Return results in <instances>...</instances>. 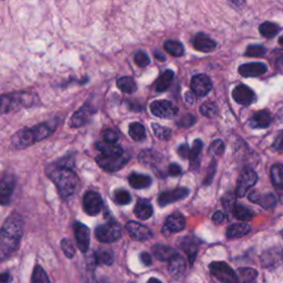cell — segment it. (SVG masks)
<instances>
[{
  "mask_svg": "<svg viewBox=\"0 0 283 283\" xmlns=\"http://www.w3.org/2000/svg\"><path fill=\"white\" fill-rule=\"evenodd\" d=\"M270 176L273 185L276 188H280V190L283 191V165L282 164L273 165L270 170Z\"/></svg>",
  "mask_w": 283,
  "mask_h": 283,
  "instance_id": "obj_31",
  "label": "cell"
},
{
  "mask_svg": "<svg viewBox=\"0 0 283 283\" xmlns=\"http://www.w3.org/2000/svg\"><path fill=\"white\" fill-rule=\"evenodd\" d=\"M117 86H119V88L122 92L128 94L134 93L137 88L135 81L132 78H129V76H122V78L117 80Z\"/></svg>",
  "mask_w": 283,
  "mask_h": 283,
  "instance_id": "obj_34",
  "label": "cell"
},
{
  "mask_svg": "<svg viewBox=\"0 0 283 283\" xmlns=\"http://www.w3.org/2000/svg\"><path fill=\"white\" fill-rule=\"evenodd\" d=\"M168 270L169 273L173 276H180L186 270L185 259L178 255V253H175L168 261Z\"/></svg>",
  "mask_w": 283,
  "mask_h": 283,
  "instance_id": "obj_23",
  "label": "cell"
},
{
  "mask_svg": "<svg viewBox=\"0 0 283 283\" xmlns=\"http://www.w3.org/2000/svg\"><path fill=\"white\" fill-rule=\"evenodd\" d=\"M200 113L206 117H215L218 113L217 104L214 102H206L200 106Z\"/></svg>",
  "mask_w": 283,
  "mask_h": 283,
  "instance_id": "obj_42",
  "label": "cell"
},
{
  "mask_svg": "<svg viewBox=\"0 0 283 283\" xmlns=\"http://www.w3.org/2000/svg\"><path fill=\"white\" fill-rule=\"evenodd\" d=\"M267 53V49L262 45L259 44H251L246 50V56L248 57H261Z\"/></svg>",
  "mask_w": 283,
  "mask_h": 283,
  "instance_id": "obj_44",
  "label": "cell"
},
{
  "mask_svg": "<svg viewBox=\"0 0 283 283\" xmlns=\"http://www.w3.org/2000/svg\"><path fill=\"white\" fill-rule=\"evenodd\" d=\"M92 113H93V111L90 105H87V104L83 105L79 111H76L73 114L72 119H71V121H70V126L71 127L83 126Z\"/></svg>",
  "mask_w": 283,
  "mask_h": 283,
  "instance_id": "obj_21",
  "label": "cell"
},
{
  "mask_svg": "<svg viewBox=\"0 0 283 283\" xmlns=\"http://www.w3.org/2000/svg\"><path fill=\"white\" fill-rule=\"evenodd\" d=\"M280 30V28L278 25H275L273 22H263L262 25L259 28V31L263 35L265 38H273L275 37L276 34H278Z\"/></svg>",
  "mask_w": 283,
  "mask_h": 283,
  "instance_id": "obj_37",
  "label": "cell"
},
{
  "mask_svg": "<svg viewBox=\"0 0 283 283\" xmlns=\"http://www.w3.org/2000/svg\"><path fill=\"white\" fill-rule=\"evenodd\" d=\"M195 123H196V117L192 114H186L185 116L181 117V120L177 124H178V126L187 128V127L193 126Z\"/></svg>",
  "mask_w": 283,
  "mask_h": 283,
  "instance_id": "obj_48",
  "label": "cell"
},
{
  "mask_svg": "<svg viewBox=\"0 0 283 283\" xmlns=\"http://www.w3.org/2000/svg\"><path fill=\"white\" fill-rule=\"evenodd\" d=\"M225 218L226 217L223 215V212L216 211L214 216H212V221H214V223H216V225H220V223L225 221Z\"/></svg>",
  "mask_w": 283,
  "mask_h": 283,
  "instance_id": "obj_53",
  "label": "cell"
},
{
  "mask_svg": "<svg viewBox=\"0 0 283 283\" xmlns=\"http://www.w3.org/2000/svg\"><path fill=\"white\" fill-rule=\"evenodd\" d=\"M129 157L125 154L121 155H103L100 154L97 157V163L99 166L102 169L106 170V172L113 173L116 170H120L122 167H124L128 162Z\"/></svg>",
  "mask_w": 283,
  "mask_h": 283,
  "instance_id": "obj_6",
  "label": "cell"
},
{
  "mask_svg": "<svg viewBox=\"0 0 283 283\" xmlns=\"http://www.w3.org/2000/svg\"><path fill=\"white\" fill-rule=\"evenodd\" d=\"M232 3V5H234L237 8H241L245 5V0H230Z\"/></svg>",
  "mask_w": 283,
  "mask_h": 283,
  "instance_id": "obj_57",
  "label": "cell"
},
{
  "mask_svg": "<svg viewBox=\"0 0 283 283\" xmlns=\"http://www.w3.org/2000/svg\"><path fill=\"white\" fill-rule=\"evenodd\" d=\"M186 226V219L181 214H173L170 215L166 222H165V227L163 229V232L167 233L169 232H179Z\"/></svg>",
  "mask_w": 283,
  "mask_h": 283,
  "instance_id": "obj_18",
  "label": "cell"
},
{
  "mask_svg": "<svg viewBox=\"0 0 283 283\" xmlns=\"http://www.w3.org/2000/svg\"><path fill=\"white\" fill-rule=\"evenodd\" d=\"M251 231V227L248 223H234L227 229V237L229 239H234V238H240L244 237L247 233Z\"/></svg>",
  "mask_w": 283,
  "mask_h": 283,
  "instance_id": "obj_28",
  "label": "cell"
},
{
  "mask_svg": "<svg viewBox=\"0 0 283 283\" xmlns=\"http://www.w3.org/2000/svg\"><path fill=\"white\" fill-rule=\"evenodd\" d=\"M203 151V142L200 139H196L193 143L192 150L190 152V159H191V169L197 170L200 165V157H202Z\"/></svg>",
  "mask_w": 283,
  "mask_h": 283,
  "instance_id": "obj_25",
  "label": "cell"
},
{
  "mask_svg": "<svg viewBox=\"0 0 283 283\" xmlns=\"http://www.w3.org/2000/svg\"><path fill=\"white\" fill-rule=\"evenodd\" d=\"M74 232L79 249L85 253L88 250V246H90V230L82 223H75Z\"/></svg>",
  "mask_w": 283,
  "mask_h": 283,
  "instance_id": "obj_16",
  "label": "cell"
},
{
  "mask_svg": "<svg viewBox=\"0 0 283 283\" xmlns=\"http://www.w3.org/2000/svg\"><path fill=\"white\" fill-rule=\"evenodd\" d=\"M61 248L64 252V255H66L69 259L73 258L75 256V248L73 246V244L71 243V240L69 239H62L61 241Z\"/></svg>",
  "mask_w": 283,
  "mask_h": 283,
  "instance_id": "obj_45",
  "label": "cell"
},
{
  "mask_svg": "<svg viewBox=\"0 0 283 283\" xmlns=\"http://www.w3.org/2000/svg\"><path fill=\"white\" fill-rule=\"evenodd\" d=\"M188 194H190L188 188H176L174 191L165 192L159 195L158 204L159 206H162V207H165V206H167L169 204H173L178 202V200L186 198L188 196Z\"/></svg>",
  "mask_w": 283,
  "mask_h": 283,
  "instance_id": "obj_13",
  "label": "cell"
},
{
  "mask_svg": "<svg viewBox=\"0 0 283 283\" xmlns=\"http://www.w3.org/2000/svg\"><path fill=\"white\" fill-rule=\"evenodd\" d=\"M128 133L131 135V137L136 140V142H140V140H144L146 137V133H145V127L142 125L140 123H132L131 125H129L128 128Z\"/></svg>",
  "mask_w": 283,
  "mask_h": 283,
  "instance_id": "obj_36",
  "label": "cell"
},
{
  "mask_svg": "<svg viewBox=\"0 0 283 283\" xmlns=\"http://www.w3.org/2000/svg\"><path fill=\"white\" fill-rule=\"evenodd\" d=\"M99 283H109L108 280H105V279H102V280H100Z\"/></svg>",
  "mask_w": 283,
  "mask_h": 283,
  "instance_id": "obj_61",
  "label": "cell"
},
{
  "mask_svg": "<svg viewBox=\"0 0 283 283\" xmlns=\"http://www.w3.org/2000/svg\"><path fill=\"white\" fill-rule=\"evenodd\" d=\"M210 151L215 153V155H221L223 151H225V144L222 143V140L217 139L212 142L210 145Z\"/></svg>",
  "mask_w": 283,
  "mask_h": 283,
  "instance_id": "obj_49",
  "label": "cell"
},
{
  "mask_svg": "<svg viewBox=\"0 0 283 283\" xmlns=\"http://www.w3.org/2000/svg\"><path fill=\"white\" fill-rule=\"evenodd\" d=\"M103 200L97 192H87L83 197V207L87 215L96 216L102 209Z\"/></svg>",
  "mask_w": 283,
  "mask_h": 283,
  "instance_id": "obj_11",
  "label": "cell"
},
{
  "mask_svg": "<svg viewBox=\"0 0 283 283\" xmlns=\"http://www.w3.org/2000/svg\"><path fill=\"white\" fill-rule=\"evenodd\" d=\"M257 180L258 176L252 169H245L238 179V184L235 187V196L244 197L250 188L256 185Z\"/></svg>",
  "mask_w": 283,
  "mask_h": 283,
  "instance_id": "obj_8",
  "label": "cell"
},
{
  "mask_svg": "<svg viewBox=\"0 0 283 283\" xmlns=\"http://www.w3.org/2000/svg\"><path fill=\"white\" fill-rule=\"evenodd\" d=\"M52 132L53 126L49 123L39 124L31 128L26 127L14 135L13 144L17 149H25V147L31 146L37 142L46 138Z\"/></svg>",
  "mask_w": 283,
  "mask_h": 283,
  "instance_id": "obj_3",
  "label": "cell"
},
{
  "mask_svg": "<svg viewBox=\"0 0 283 283\" xmlns=\"http://www.w3.org/2000/svg\"><path fill=\"white\" fill-rule=\"evenodd\" d=\"M191 87L197 97H206L211 91L212 82L206 74H197L193 76Z\"/></svg>",
  "mask_w": 283,
  "mask_h": 283,
  "instance_id": "obj_10",
  "label": "cell"
},
{
  "mask_svg": "<svg viewBox=\"0 0 283 283\" xmlns=\"http://www.w3.org/2000/svg\"><path fill=\"white\" fill-rule=\"evenodd\" d=\"M273 60L276 66H282L283 64V50H275L273 51Z\"/></svg>",
  "mask_w": 283,
  "mask_h": 283,
  "instance_id": "obj_51",
  "label": "cell"
},
{
  "mask_svg": "<svg viewBox=\"0 0 283 283\" xmlns=\"http://www.w3.org/2000/svg\"><path fill=\"white\" fill-rule=\"evenodd\" d=\"M168 173L172 176H179L181 174V168L177 164H170L168 167Z\"/></svg>",
  "mask_w": 283,
  "mask_h": 283,
  "instance_id": "obj_54",
  "label": "cell"
},
{
  "mask_svg": "<svg viewBox=\"0 0 283 283\" xmlns=\"http://www.w3.org/2000/svg\"><path fill=\"white\" fill-rule=\"evenodd\" d=\"M126 230L131 237L137 241H146L153 237V233L146 226L140 225L136 221H129L126 223Z\"/></svg>",
  "mask_w": 283,
  "mask_h": 283,
  "instance_id": "obj_14",
  "label": "cell"
},
{
  "mask_svg": "<svg viewBox=\"0 0 283 283\" xmlns=\"http://www.w3.org/2000/svg\"><path fill=\"white\" fill-rule=\"evenodd\" d=\"M279 42H280V44H282V45H283V35H282V37L279 39Z\"/></svg>",
  "mask_w": 283,
  "mask_h": 283,
  "instance_id": "obj_62",
  "label": "cell"
},
{
  "mask_svg": "<svg viewBox=\"0 0 283 283\" xmlns=\"http://www.w3.org/2000/svg\"><path fill=\"white\" fill-rule=\"evenodd\" d=\"M271 124V115L268 111H260L250 119V126L253 128H267Z\"/></svg>",
  "mask_w": 283,
  "mask_h": 283,
  "instance_id": "obj_24",
  "label": "cell"
},
{
  "mask_svg": "<svg viewBox=\"0 0 283 283\" xmlns=\"http://www.w3.org/2000/svg\"><path fill=\"white\" fill-rule=\"evenodd\" d=\"M103 138L106 143L116 144L117 140L120 138V135L116 131H114V129H106L103 133Z\"/></svg>",
  "mask_w": 283,
  "mask_h": 283,
  "instance_id": "obj_47",
  "label": "cell"
},
{
  "mask_svg": "<svg viewBox=\"0 0 283 283\" xmlns=\"http://www.w3.org/2000/svg\"><path fill=\"white\" fill-rule=\"evenodd\" d=\"M232 98L238 104L247 106L255 101V93H253L250 87L241 84L234 87L232 92Z\"/></svg>",
  "mask_w": 283,
  "mask_h": 283,
  "instance_id": "obj_15",
  "label": "cell"
},
{
  "mask_svg": "<svg viewBox=\"0 0 283 283\" xmlns=\"http://www.w3.org/2000/svg\"><path fill=\"white\" fill-rule=\"evenodd\" d=\"M152 127H153V132H154V134L159 139H169L170 136H172V131H170L168 127L162 126L156 123H153Z\"/></svg>",
  "mask_w": 283,
  "mask_h": 283,
  "instance_id": "obj_41",
  "label": "cell"
},
{
  "mask_svg": "<svg viewBox=\"0 0 283 283\" xmlns=\"http://www.w3.org/2000/svg\"><path fill=\"white\" fill-rule=\"evenodd\" d=\"M155 57L158 59V60H161V61H164V60H165V57L159 55V52H156V53H155Z\"/></svg>",
  "mask_w": 283,
  "mask_h": 283,
  "instance_id": "obj_59",
  "label": "cell"
},
{
  "mask_svg": "<svg viewBox=\"0 0 283 283\" xmlns=\"http://www.w3.org/2000/svg\"><path fill=\"white\" fill-rule=\"evenodd\" d=\"M282 235H283V231H282Z\"/></svg>",
  "mask_w": 283,
  "mask_h": 283,
  "instance_id": "obj_63",
  "label": "cell"
},
{
  "mask_svg": "<svg viewBox=\"0 0 283 283\" xmlns=\"http://www.w3.org/2000/svg\"><path fill=\"white\" fill-rule=\"evenodd\" d=\"M233 215L239 220L248 221L253 217V212L243 205H235L233 206Z\"/></svg>",
  "mask_w": 283,
  "mask_h": 283,
  "instance_id": "obj_39",
  "label": "cell"
},
{
  "mask_svg": "<svg viewBox=\"0 0 283 283\" xmlns=\"http://www.w3.org/2000/svg\"><path fill=\"white\" fill-rule=\"evenodd\" d=\"M46 174L55 182L62 198H68L71 195H73L79 185V178L73 172V169L61 165L60 163L52 164L46 167Z\"/></svg>",
  "mask_w": 283,
  "mask_h": 283,
  "instance_id": "obj_2",
  "label": "cell"
},
{
  "mask_svg": "<svg viewBox=\"0 0 283 283\" xmlns=\"http://www.w3.org/2000/svg\"><path fill=\"white\" fill-rule=\"evenodd\" d=\"M186 100H187L188 103H194L193 96H192V94H190V93H186Z\"/></svg>",
  "mask_w": 283,
  "mask_h": 283,
  "instance_id": "obj_58",
  "label": "cell"
},
{
  "mask_svg": "<svg viewBox=\"0 0 283 283\" xmlns=\"http://www.w3.org/2000/svg\"><path fill=\"white\" fill-rule=\"evenodd\" d=\"M177 152H178V155L182 158H187L188 156H190V147H188L187 144H184V145H180L178 147V150H177Z\"/></svg>",
  "mask_w": 283,
  "mask_h": 283,
  "instance_id": "obj_52",
  "label": "cell"
},
{
  "mask_svg": "<svg viewBox=\"0 0 283 283\" xmlns=\"http://www.w3.org/2000/svg\"><path fill=\"white\" fill-rule=\"evenodd\" d=\"M38 98L30 92H19L0 96V114L20 110L22 108H30L35 104Z\"/></svg>",
  "mask_w": 283,
  "mask_h": 283,
  "instance_id": "obj_4",
  "label": "cell"
},
{
  "mask_svg": "<svg viewBox=\"0 0 283 283\" xmlns=\"http://www.w3.org/2000/svg\"><path fill=\"white\" fill-rule=\"evenodd\" d=\"M134 60L135 63H136L139 68H145L150 64V58L143 51L136 52V55L134 57Z\"/></svg>",
  "mask_w": 283,
  "mask_h": 283,
  "instance_id": "obj_46",
  "label": "cell"
},
{
  "mask_svg": "<svg viewBox=\"0 0 283 283\" xmlns=\"http://www.w3.org/2000/svg\"><path fill=\"white\" fill-rule=\"evenodd\" d=\"M272 147L275 152L283 153V131L276 135V137L272 144Z\"/></svg>",
  "mask_w": 283,
  "mask_h": 283,
  "instance_id": "obj_50",
  "label": "cell"
},
{
  "mask_svg": "<svg viewBox=\"0 0 283 283\" xmlns=\"http://www.w3.org/2000/svg\"><path fill=\"white\" fill-rule=\"evenodd\" d=\"M154 256L161 261H169V259L172 258L175 253H177L174 249L163 245H155L152 248Z\"/></svg>",
  "mask_w": 283,
  "mask_h": 283,
  "instance_id": "obj_29",
  "label": "cell"
},
{
  "mask_svg": "<svg viewBox=\"0 0 283 283\" xmlns=\"http://www.w3.org/2000/svg\"><path fill=\"white\" fill-rule=\"evenodd\" d=\"M23 232L22 218L14 214L0 229V262L8 259L19 247Z\"/></svg>",
  "mask_w": 283,
  "mask_h": 283,
  "instance_id": "obj_1",
  "label": "cell"
},
{
  "mask_svg": "<svg viewBox=\"0 0 283 283\" xmlns=\"http://www.w3.org/2000/svg\"><path fill=\"white\" fill-rule=\"evenodd\" d=\"M210 273L222 283H237L238 278L234 271L226 262H212L209 265Z\"/></svg>",
  "mask_w": 283,
  "mask_h": 283,
  "instance_id": "obj_7",
  "label": "cell"
},
{
  "mask_svg": "<svg viewBox=\"0 0 283 283\" xmlns=\"http://www.w3.org/2000/svg\"><path fill=\"white\" fill-rule=\"evenodd\" d=\"M11 275L9 273H0V283H10Z\"/></svg>",
  "mask_w": 283,
  "mask_h": 283,
  "instance_id": "obj_56",
  "label": "cell"
},
{
  "mask_svg": "<svg viewBox=\"0 0 283 283\" xmlns=\"http://www.w3.org/2000/svg\"><path fill=\"white\" fill-rule=\"evenodd\" d=\"M195 49L200 52H211L216 49L217 43L205 33H197L193 39Z\"/></svg>",
  "mask_w": 283,
  "mask_h": 283,
  "instance_id": "obj_19",
  "label": "cell"
},
{
  "mask_svg": "<svg viewBox=\"0 0 283 283\" xmlns=\"http://www.w3.org/2000/svg\"><path fill=\"white\" fill-rule=\"evenodd\" d=\"M121 234H122L121 226L114 220L103 223V225L99 226L96 229L97 239L104 244L113 243V241L117 240L121 237Z\"/></svg>",
  "mask_w": 283,
  "mask_h": 283,
  "instance_id": "obj_5",
  "label": "cell"
},
{
  "mask_svg": "<svg viewBox=\"0 0 283 283\" xmlns=\"http://www.w3.org/2000/svg\"><path fill=\"white\" fill-rule=\"evenodd\" d=\"M140 261L143 262L144 265H151L153 263V260H152V257L150 253H147V252H143L140 255Z\"/></svg>",
  "mask_w": 283,
  "mask_h": 283,
  "instance_id": "obj_55",
  "label": "cell"
},
{
  "mask_svg": "<svg viewBox=\"0 0 283 283\" xmlns=\"http://www.w3.org/2000/svg\"><path fill=\"white\" fill-rule=\"evenodd\" d=\"M135 215H136L139 219L146 220L152 217L153 215V207L150 202H147L146 199H139L134 209Z\"/></svg>",
  "mask_w": 283,
  "mask_h": 283,
  "instance_id": "obj_27",
  "label": "cell"
},
{
  "mask_svg": "<svg viewBox=\"0 0 283 283\" xmlns=\"http://www.w3.org/2000/svg\"><path fill=\"white\" fill-rule=\"evenodd\" d=\"M97 149L101 152L103 155H121L124 154L122 147L116 144L111 143H98Z\"/></svg>",
  "mask_w": 283,
  "mask_h": 283,
  "instance_id": "obj_32",
  "label": "cell"
},
{
  "mask_svg": "<svg viewBox=\"0 0 283 283\" xmlns=\"http://www.w3.org/2000/svg\"><path fill=\"white\" fill-rule=\"evenodd\" d=\"M258 272L255 269L245 268L239 270V281L241 283H256Z\"/></svg>",
  "mask_w": 283,
  "mask_h": 283,
  "instance_id": "obj_38",
  "label": "cell"
},
{
  "mask_svg": "<svg viewBox=\"0 0 283 283\" xmlns=\"http://www.w3.org/2000/svg\"><path fill=\"white\" fill-rule=\"evenodd\" d=\"M249 200L252 203L262 206L265 209L273 208L276 205V199L272 194H259L258 192H251L249 194Z\"/></svg>",
  "mask_w": 283,
  "mask_h": 283,
  "instance_id": "obj_20",
  "label": "cell"
},
{
  "mask_svg": "<svg viewBox=\"0 0 283 283\" xmlns=\"http://www.w3.org/2000/svg\"><path fill=\"white\" fill-rule=\"evenodd\" d=\"M128 182L135 190H144V188L151 186L152 179L151 177L146 175L133 173L128 176Z\"/></svg>",
  "mask_w": 283,
  "mask_h": 283,
  "instance_id": "obj_26",
  "label": "cell"
},
{
  "mask_svg": "<svg viewBox=\"0 0 283 283\" xmlns=\"http://www.w3.org/2000/svg\"><path fill=\"white\" fill-rule=\"evenodd\" d=\"M94 258H96V261L99 264L110 265L114 261L113 252H112V250H108V249L98 250L96 253H94Z\"/></svg>",
  "mask_w": 283,
  "mask_h": 283,
  "instance_id": "obj_35",
  "label": "cell"
},
{
  "mask_svg": "<svg viewBox=\"0 0 283 283\" xmlns=\"http://www.w3.org/2000/svg\"><path fill=\"white\" fill-rule=\"evenodd\" d=\"M164 48L166 50L169 55H172L174 57H181L184 55V45H182L179 41L176 40H167L166 42L164 43Z\"/></svg>",
  "mask_w": 283,
  "mask_h": 283,
  "instance_id": "obj_33",
  "label": "cell"
},
{
  "mask_svg": "<svg viewBox=\"0 0 283 283\" xmlns=\"http://www.w3.org/2000/svg\"><path fill=\"white\" fill-rule=\"evenodd\" d=\"M147 283H162L161 281H159L158 279H155V278H151L150 280H149V282Z\"/></svg>",
  "mask_w": 283,
  "mask_h": 283,
  "instance_id": "obj_60",
  "label": "cell"
},
{
  "mask_svg": "<svg viewBox=\"0 0 283 283\" xmlns=\"http://www.w3.org/2000/svg\"><path fill=\"white\" fill-rule=\"evenodd\" d=\"M31 283H50L48 278V274L45 273V271L41 265H35L32 272Z\"/></svg>",
  "mask_w": 283,
  "mask_h": 283,
  "instance_id": "obj_40",
  "label": "cell"
},
{
  "mask_svg": "<svg viewBox=\"0 0 283 283\" xmlns=\"http://www.w3.org/2000/svg\"><path fill=\"white\" fill-rule=\"evenodd\" d=\"M16 186V179L13 175L7 174L0 179V206L8 205Z\"/></svg>",
  "mask_w": 283,
  "mask_h": 283,
  "instance_id": "obj_12",
  "label": "cell"
},
{
  "mask_svg": "<svg viewBox=\"0 0 283 283\" xmlns=\"http://www.w3.org/2000/svg\"><path fill=\"white\" fill-rule=\"evenodd\" d=\"M180 247L182 248V250L186 252V255L188 256V260L193 264L195 259L197 256V250L199 247V241L195 237H186L181 240Z\"/></svg>",
  "mask_w": 283,
  "mask_h": 283,
  "instance_id": "obj_22",
  "label": "cell"
},
{
  "mask_svg": "<svg viewBox=\"0 0 283 283\" xmlns=\"http://www.w3.org/2000/svg\"><path fill=\"white\" fill-rule=\"evenodd\" d=\"M174 79V72L172 70H167L165 71V72L159 76L158 80L156 81L155 83V88L157 92H164L166 91L167 88L172 84Z\"/></svg>",
  "mask_w": 283,
  "mask_h": 283,
  "instance_id": "obj_30",
  "label": "cell"
},
{
  "mask_svg": "<svg viewBox=\"0 0 283 283\" xmlns=\"http://www.w3.org/2000/svg\"><path fill=\"white\" fill-rule=\"evenodd\" d=\"M114 200L115 203L119 205H127L131 203L132 197H131V194H129L127 191L117 190L114 193Z\"/></svg>",
  "mask_w": 283,
  "mask_h": 283,
  "instance_id": "obj_43",
  "label": "cell"
},
{
  "mask_svg": "<svg viewBox=\"0 0 283 283\" xmlns=\"http://www.w3.org/2000/svg\"><path fill=\"white\" fill-rule=\"evenodd\" d=\"M150 108L152 114L157 117H161V119H170V117H174L178 113V109L173 103L165 101V100L153 102Z\"/></svg>",
  "mask_w": 283,
  "mask_h": 283,
  "instance_id": "obj_9",
  "label": "cell"
},
{
  "mask_svg": "<svg viewBox=\"0 0 283 283\" xmlns=\"http://www.w3.org/2000/svg\"><path fill=\"white\" fill-rule=\"evenodd\" d=\"M267 71L268 67L262 62L246 63L239 67V73L243 76H246V78H249V76H259L264 74Z\"/></svg>",
  "mask_w": 283,
  "mask_h": 283,
  "instance_id": "obj_17",
  "label": "cell"
}]
</instances>
